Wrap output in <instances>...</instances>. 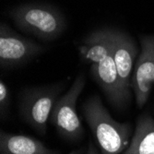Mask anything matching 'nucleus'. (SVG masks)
<instances>
[{
  "mask_svg": "<svg viewBox=\"0 0 154 154\" xmlns=\"http://www.w3.org/2000/svg\"><path fill=\"white\" fill-rule=\"evenodd\" d=\"M82 111L101 154H122L128 149L133 136L132 125L115 120L99 96L92 95L84 102Z\"/></svg>",
  "mask_w": 154,
  "mask_h": 154,
  "instance_id": "nucleus-1",
  "label": "nucleus"
},
{
  "mask_svg": "<svg viewBox=\"0 0 154 154\" xmlns=\"http://www.w3.org/2000/svg\"><path fill=\"white\" fill-rule=\"evenodd\" d=\"M0 154H61L47 148L35 137L26 135L0 132Z\"/></svg>",
  "mask_w": 154,
  "mask_h": 154,
  "instance_id": "nucleus-10",
  "label": "nucleus"
},
{
  "mask_svg": "<svg viewBox=\"0 0 154 154\" xmlns=\"http://www.w3.org/2000/svg\"><path fill=\"white\" fill-rule=\"evenodd\" d=\"M64 83L32 87L23 90L19 99L20 118L38 134L45 136L52 112L61 97Z\"/></svg>",
  "mask_w": 154,
  "mask_h": 154,
  "instance_id": "nucleus-3",
  "label": "nucleus"
},
{
  "mask_svg": "<svg viewBox=\"0 0 154 154\" xmlns=\"http://www.w3.org/2000/svg\"><path fill=\"white\" fill-rule=\"evenodd\" d=\"M9 15L20 31L45 42L59 38L66 28L63 13L48 4H24L13 8Z\"/></svg>",
  "mask_w": 154,
  "mask_h": 154,
  "instance_id": "nucleus-2",
  "label": "nucleus"
},
{
  "mask_svg": "<svg viewBox=\"0 0 154 154\" xmlns=\"http://www.w3.org/2000/svg\"><path fill=\"white\" fill-rule=\"evenodd\" d=\"M45 47L27 39L5 23L0 26V67L14 69L29 63L42 53Z\"/></svg>",
  "mask_w": 154,
  "mask_h": 154,
  "instance_id": "nucleus-5",
  "label": "nucleus"
},
{
  "mask_svg": "<svg viewBox=\"0 0 154 154\" xmlns=\"http://www.w3.org/2000/svg\"><path fill=\"white\" fill-rule=\"evenodd\" d=\"M86 85L83 73L77 76L69 88L58 99L52 112L50 122L57 133L68 141H78L84 129L77 112V102Z\"/></svg>",
  "mask_w": 154,
  "mask_h": 154,
  "instance_id": "nucleus-4",
  "label": "nucleus"
},
{
  "mask_svg": "<svg viewBox=\"0 0 154 154\" xmlns=\"http://www.w3.org/2000/svg\"><path fill=\"white\" fill-rule=\"evenodd\" d=\"M10 104V93L7 84L1 79L0 81V113L1 116H6Z\"/></svg>",
  "mask_w": 154,
  "mask_h": 154,
  "instance_id": "nucleus-12",
  "label": "nucleus"
},
{
  "mask_svg": "<svg viewBox=\"0 0 154 154\" xmlns=\"http://www.w3.org/2000/svg\"><path fill=\"white\" fill-rule=\"evenodd\" d=\"M85 154H101V152L97 149V148L94 145V143L91 140H90L89 141V144H88V147L86 149Z\"/></svg>",
  "mask_w": 154,
  "mask_h": 154,
  "instance_id": "nucleus-13",
  "label": "nucleus"
},
{
  "mask_svg": "<svg viewBox=\"0 0 154 154\" xmlns=\"http://www.w3.org/2000/svg\"><path fill=\"white\" fill-rule=\"evenodd\" d=\"M91 73L108 102L115 108L124 109L129 103L122 91L113 53L99 63L91 64Z\"/></svg>",
  "mask_w": 154,
  "mask_h": 154,
  "instance_id": "nucleus-8",
  "label": "nucleus"
},
{
  "mask_svg": "<svg viewBox=\"0 0 154 154\" xmlns=\"http://www.w3.org/2000/svg\"><path fill=\"white\" fill-rule=\"evenodd\" d=\"M85 152H86L85 148H80V149H78L71 150L68 154H85Z\"/></svg>",
  "mask_w": 154,
  "mask_h": 154,
  "instance_id": "nucleus-14",
  "label": "nucleus"
},
{
  "mask_svg": "<svg viewBox=\"0 0 154 154\" xmlns=\"http://www.w3.org/2000/svg\"><path fill=\"white\" fill-rule=\"evenodd\" d=\"M138 50L135 41L124 32L114 29L113 57L119 76L122 91L128 103L132 99L131 79L135 66V58Z\"/></svg>",
  "mask_w": 154,
  "mask_h": 154,
  "instance_id": "nucleus-7",
  "label": "nucleus"
},
{
  "mask_svg": "<svg viewBox=\"0 0 154 154\" xmlns=\"http://www.w3.org/2000/svg\"><path fill=\"white\" fill-rule=\"evenodd\" d=\"M141 51L135 63L131 88L136 103L142 108L154 87V35L140 36Z\"/></svg>",
  "mask_w": 154,
  "mask_h": 154,
  "instance_id": "nucleus-6",
  "label": "nucleus"
},
{
  "mask_svg": "<svg viewBox=\"0 0 154 154\" xmlns=\"http://www.w3.org/2000/svg\"><path fill=\"white\" fill-rule=\"evenodd\" d=\"M114 29L103 28L91 33L79 47L80 57L91 64L99 63L113 53Z\"/></svg>",
  "mask_w": 154,
  "mask_h": 154,
  "instance_id": "nucleus-9",
  "label": "nucleus"
},
{
  "mask_svg": "<svg viewBox=\"0 0 154 154\" xmlns=\"http://www.w3.org/2000/svg\"><path fill=\"white\" fill-rule=\"evenodd\" d=\"M122 154H154V119L149 114L137 119L129 146Z\"/></svg>",
  "mask_w": 154,
  "mask_h": 154,
  "instance_id": "nucleus-11",
  "label": "nucleus"
}]
</instances>
